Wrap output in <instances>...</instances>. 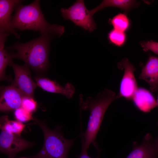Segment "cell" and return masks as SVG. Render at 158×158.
I'll return each mask as SVG.
<instances>
[{"label": "cell", "instance_id": "1", "mask_svg": "<svg viewBox=\"0 0 158 158\" xmlns=\"http://www.w3.org/2000/svg\"><path fill=\"white\" fill-rule=\"evenodd\" d=\"M40 2V0H35L27 5H18L15 9V13L11 20L12 28L21 31H38L41 34L60 37L65 32L64 27L48 23L41 11Z\"/></svg>", "mask_w": 158, "mask_h": 158}, {"label": "cell", "instance_id": "2", "mask_svg": "<svg viewBox=\"0 0 158 158\" xmlns=\"http://www.w3.org/2000/svg\"><path fill=\"white\" fill-rule=\"evenodd\" d=\"M80 98L81 109L90 112L86 129L81 136L82 147L88 149L91 144L94 145L96 143L95 139L107 109L119 97L114 91L105 89L95 97H88L84 101Z\"/></svg>", "mask_w": 158, "mask_h": 158}, {"label": "cell", "instance_id": "3", "mask_svg": "<svg viewBox=\"0 0 158 158\" xmlns=\"http://www.w3.org/2000/svg\"><path fill=\"white\" fill-rule=\"evenodd\" d=\"M54 37L49 34H41L38 37L28 42H17L6 48L16 51L15 53L10 54L12 58L21 60L34 69L43 71L48 66L50 44Z\"/></svg>", "mask_w": 158, "mask_h": 158}, {"label": "cell", "instance_id": "4", "mask_svg": "<svg viewBox=\"0 0 158 158\" xmlns=\"http://www.w3.org/2000/svg\"><path fill=\"white\" fill-rule=\"evenodd\" d=\"M35 121L41 128L44 135L43 146L36 154L31 158H68L69 150L73 145L75 139L65 138L59 128L51 130L47 126L45 122L36 118Z\"/></svg>", "mask_w": 158, "mask_h": 158}, {"label": "cell", "instance_id": "5", "mask_svg": "<svg viewBox=\"0 0 158 158\" xmlns=\"http://www.w3.org/2000/svg\"><path fill=\"white\" fill-rule=\"evenodd\" d=\"M60 11L65 19L71 21L85 30L91 32L96 28L94 15L87 8L83 0H77L69 7L62 8Z\"/></svg>", "mask_w": 158, "mask_h": 158}, {"label": "cell", "instance_id": "6", "mask_svg": "<svg viewBox=\"0 0 158 158\" xmlns=\"http://www.w3.org/2000/svg\"><path fill=\"white\" fill-rule=\"evenodd\" d=\"M117 66L119 69L124 70L118 95L119 98L122 97L127 100H131L138 88L134 75L135 68L127 58L123 59L118 62Z\"/></svg>", "mask_w": 158, "mask_h": 158}, {"label": "cell", "instance_id": "7", "mask_svg": "<svg viewBox=\"0 0 158 158\" xmlns=\"http://www.w3.org/2000/svg\"><path fill=\"white\" fill-rule=\"evenodd\" d=\"M33 144L18 136L2 130L0 134V150L8 158H14L19 152L32 146Z\"/></svg>", "mask_w": 158, "mask_h": 158}, {"label": "cell", "instance_id": "8", "mask_svg": "<svg viewBox=\"0 0 158 158\" xmlns=\"http://www.w3.org/2000/svg\"><path fill=\"white\" fill-rule=\"evenodd\" d=\"M13 67L15 79L12 84L25 96L33 98L34 91L37 85L32 79L30 71L26 64L21 66L13 63Z\"/></svg>", "mask_w": 158, "mask_h": 158}, {"label": "cell", "instance_id": "9", "mask_svg": "<svg viewBox=\"0 0 158 158\" xmlns=\"http://www.w3.org/2000/svg\"><path fill=\"white\" fill-rule=\"evenodd\" d=\"M24 96L17 88L12 85L2 87L0 92V111L8 112L20 107Z\"/></svg>", "mask_w": 158, "mask_h": 158}, {"label": "cell", "instance_id": "10", "mask_svg": "<svg viewBox=\"0 0 158 158\" xmlns=\"http://www.w3.org/2000/svg\"><path fill=\"white\" fill-rule=\"evenodd\" d=\"M22 2L19 0H0V32L12 34L18 39H20V35L11 26V14Z\"/></svg>", "mask_w": 158, "mask_h": 158}, {"label": "cell", "instance_id": "11", "mask_svg": "<svg viewBox=\"0 0 158 158\" xmlns=\"http://www.w3.org/2000/svg\"><path fill=\"white\" fill-rule=\"evenodd\" d=\"M150 134H147L140 144L133 143V149L126 158H157L158 157Z\"/></svg>", "mask_w": 158, "mask_h": 158}, {"label": "cell", "instance_id": "12", "mask_svg": "<svg viewBox=\"0 0 158 158\" xmlns=\"http://www.w3.org/2000/svg\"><path fill=\"white\" fill-rule=\"evenodd\" d=\"M139 78L144 80L154 92L158 90V57L150 56L143 67Z\"/></svg>", "mask_w": 158, "mask_h": 158}, {"label": "cell", "instance_id": "13", "mask_svg": "<svg viewBox=\"0 0 158 158\" xmlns=\"http://www.w3.org/2000/svg\"><path fill=\"white\" fill-rule=\"evenodd\" d=\"M35 80L37 86L43 90L51 93L62 94L68 99L72 98L75 92L74 87L70 83H66L63 87L48 78L36 77Z\"/></svg>", "mask_w": 158, "mask_h": 158}, {"label": "cell", "instance_id": "14", "mask_svg": "<svg viewBox=\"0 0 158 158\" xmlns=\"http://www.w3.org/2000/svg\"><path fill=\"white\" fill-rule=\"evenodd\" d=\"M131 100L135 107L139 111L148 113L157 106V101L148 90L138 88Z\"/></svg>", "mask_w": 158, "mask_h": 158}, {"label": "cell", "instance_id": "15", "mask_svg": "<svg viewBox=\"0 0 158 158\" xmlns=\"http://www.w3.org/2000/svg\"><path fill=\"white\" fill-rule=\"evenodd\" d=\"M9 34L0 32V79L1 81L8 79L5 74L6 66H11L13 62L10 54L4 48V45Z\"/></svg>", "mask_w": 158, "mask_h": 158}, {"label": "cell", "instance_id": "16", "mask_svg": "<svg viewBox=\"0 0 158 158\" xmlns=\"http://www.w3.org/2000/svg\"><path fill=\"white\" fill-rule=\"evenodd\" d=\"M139 4L131 0H104L98 6L90 10L93 14L107 7L118 8L128 11L131 8L137 6Z\"/></svg>", "mask_w": 158, "mask_h": 158}, {"label": "cell", "instance_id": "17", "mask_svg": "<svg viewBox=\"0 0 158 158\" xmlns=\"http://www.w3.org/2000/svg\"><path fill=\"white\" fill-rule=\"evenodd\" d=\"M25 125L18 121L9 120L7 115L1 116L0 118V128L2 130L9 132L20 136Z\"/></svg>", "mask_w": 158, "mask_h": 158}, {"label": "cell", "instance_id": "18", "mask_svg": "<svg viewBox=\"0 0 158 158\" xmlns=\"http://www.w3.org/2000/svg\"><path fill=\"white\" fill-rule=\"evenodd\" d=\"M114 29L123 32L128 29L130 25L129 20L126 15L120 13L109 20Z\"/></svg>", "mask_w": 158, "mask_h": 158}, {"label": "cell", "instance_id": "19", "mask_svg": "<svg viewBox=\"0 0 158 158\" xmlns=\"http://www.w3.org/2000/svg\"><path fill=\"white\" fill-rule=\"evenodd\" d=\"M108 38L111 44L117 46L121 47L125 43L126 36L124 32L114 29L109 33Z\"/></svg>", "mask_w": 158, "mask_h": 158}, {"label": "cell", "instance_id": "20", "mask_svg": "<svg viewBox=\"0 0 158 158\" xmlns=\"http://www.w3.org/2000/svg\"><path fill=\"white\" fill-rule=\"evenodd\" d=\"M21 107L32 113L36 110L37 104L33 97L24 96L22 100Z\"/></svg>", "mask_w": 158, "mask_h": 158}, {"label": "cell", "instance_id": "21", "mask_svg": "<svg viewBox=\"0 0 158 158\" xmlns=\"http://www.w3.org/2000/svg\"><path fill=\"white\" fill-rule=\"evenodd\" d=\"M14 115L17 121L25 122L33 120L32 113L20 107L15 110Z\"/></svg>", "mask_w": 158, "mask_h": 158}, {"label": "cell", "instance_id": "22", "mask_svg": "<svg viewBox=\"0 0 158 158\" xmlns=\"http://www.w3.org/2000/svg\"><path fill=\"white\" fill-rule=\"evenodd\" d=\"M140 44L145 51H150L158 55V42L152 40L143 41L141 42Z\"/></svg>", "mask_w": 158, "mask_h": 158}, {"label": "cell", "instance_id": "23", "mask_svg": "<svg viewBox=\"0 0 158 158\" xmlns=\"http://www.w3.org/2000/svg\"><path fill=\"white\" fill-rule=\"evenodd\" d=\"M95 148L98 152V155L95 158H100V153L101 150L99 147L98 145ZM88 149H86L84 147H82L80 153L79 155L77 156V158H92L88 154L87 151Z\"/></svg>", "mask_w": 158, "mask_h": 158}, {"label": "cell", "instance_id": "24", "mask_svg": "<svg viewBox=\"0 0 158 158\" xmlns=\"http://www.w3.org/2000/svg\"><path fill=\"white\" fill-rule=\"evenodd\" d=\"M157 124L158 126V121L157 122ZM154 144L158 156V136L155 140H154Z\"/></svg>", "mask_w": 158, "mask_h": 158}, {"label": "cell", "instance_id": "25", "mask_svg": "<svg viewBox=\"0 0 158 158\" xmlns=\"http://www.w3.org/2000/svg\"><path fill=\"white\" fill-rule=\"evenodd\" d=\"M157 106H158V99L157 101Z\"/></svg>", "mask_w": 158, "mask_h": 158}, {"label": "cell", "instance_id": "26", "mask_svg": "<svg viewBox=\"0 0 158 158\" xmlns=\"http://www.w3.org/2000/svg\"></svg>", "mask_w": 158, "mask_h": 158}]
</instances>
